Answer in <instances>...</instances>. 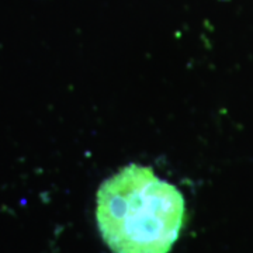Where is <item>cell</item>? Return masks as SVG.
<instances>
[{"label":"cell","mask_w":253,"mask_h":253,"mask_svg":"<svg viewBox=\"0 0 253 253\" xmlns=\"http://www.w3.org/2000/svg\"><path fill=\"white\" fill-rule=\"evenodd\" d=\"M184 214L180 191L141 165L123 168L97 191L96 219L113 253H169Z\"/></svg>","instance_id":"6da1fadb"}]
</instances>
